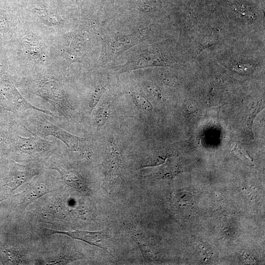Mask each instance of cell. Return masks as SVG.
Segmentation results:
<instances>
[{
    "label": "cell",
    "mask_w": 265,
    "mask_h": 265,
    "mask_svg": "<svg viewBox=\"0 0 265 265\" xmlns=\"http://www.w3.org/2000/svg\"><path fill=\"white\" fill-rule=\"evenodd\" d=\"M63 186L60 179L40 173L26 183L23 190L12 195L8 199L14 215L17 217L21 216L29 204L47 194L59 190Z\"/></svg>",
    "instance_id": "6da1fadb"
},
{
    "label": "cell",
    "mask_w": 265,
    "mask_h": 265,
    "mask_svg": "<svg viewBox=\"0 0 265 265\" xmlns=\"http://www.w3.org/2000/svg\"><path fill=\"white\" fill-rule=\"evenodd\" d=\"M62 237L52 235L41 238L39 241L34 265H67L81 260L83 255Z\"/></svg>",
    "instance_id": "7a4b0ae2"
},
{
    "label": "cell",
    "mask_w": 265,
    "mask_h": 265,
    "mask_svg": "<svg viewBox=\"0 0 265 265\" xmlns=\"http://www.w3.org/2000/svg\"><path fill=\"white\" fill-rule=\"evenodd\" d=\"M104 91L105 88L102 86H99L95 89V91L91 96L88 103L89 113L90 114L97 105Z\"/></svg>",
    "instance_id": "7c38bea8"
},
{
    "label": "cell",
    "mask_w": 265,
    "mask_h": 265,
    "mask_svg": "<svg viewBox=\"0 0 265 265\" xmlns=\"http://www.w3.org/2000/svg\"><path fill=\"white\" fill-rule=\"evenodd\" d=\"M50 146L49 142L37 136L28 138L18 137V150L21 153L28 155L29 157H33V158L37 156L38 157L48 151Z\"/></svg>",
    "instance_id": "9c48e42d"
},
{
    "label": "cell",
    "mask_w": 265,
    "mask_h": 265,
    "mask_svg": "<svg viewBox=\"0 0 265 265\" xmlns=\"http://www.w3.org/2000/svg\"><path fill=\"white\" fill-rule=\"evenodd\" d=\"M122 165L120 145L117 139H110L102 163L106 180L108 182L117 180Z\"/></svg>",
    "instance_id": "ba28073f"
},
{
    "label": "cell",
    "mask_w": 265,
    "mask_h": 265,
    "mask_svg": "<svg viewBox=\"0 0 265 265\" xmlns=\"http://www.w3.org/2000/svg\"><path fill=\"white\" fill-rule=\"evenodd\" d=\"M178 173L176 167L172 165L163 166L155 174V177L159 178H171Z\"/></svg>",
    "instance_id": "4fadbf2b"
},
{
    "label": "cell",
    "mask_w": 265,
    "mask_h": 265,
    "mask_svg": "<svg viewBox=\"0 0 265 265\" xmlns=\"http://www.w3.org/2000/svg\"><path fill=\"white\" fill-rule=\"evenodd\" d=\"M111 110V104L108 101H104L98 106L95 116V121L99 127L104 126L107 121Z\"/></svg>",
    "instance_id": "30bf717a"
},
{
    "label": "cell",
    "mask_w": 265,
    "mask_h": 265,
    "mask_svg": "<svg viewBox=\"0 0 265 265\" xmlns=\"http://www.w3.org/2000/svg\"><path fill=\"white\" fill-rule=\"evenodd\" d=\"M37 128L44 135L55 136L62 141L70 149L79 152L85 158L90 159L92 150L88 139L75 136L45 118L39 119Z\"/></svg>",
    "instance_id": "277c9868"
},
{
    "label": "cell",
    "mask_w": 265,
    "mask_h": 265,
    "mask_svg": "<svg viewBox=\"0 0 265 265\" xmlns=\"http://www.w3.org/2000/svg\"><path fill=\"white\" fill-rule=\"evenodd\" d=\"M232 151L235 152V153L240 158L249 160L251 162V160L249 158L248 155L244 151V149L240 145L236 144L233 147Z\"/></svg>",
    "instance_id": "5bb4252c"
},
{
    "label": "cell",
    "mask_w": 265,
    "mask_h": 265,
    "mask_svg": "<svg viewBox=\"0 0 265 265\" xmlns=\"http://www.w3.org/2000/svg\"><path fill=\"white\" fill-rule=\"evenodd\" d=\"M48 164L50 168L59 173L60 180L64 186L85 195H88L91 192L86 180L78 171L67 169L61 162H57L55 159L51 160Z\"/></svg>",
    "instance_id": "52a82bcc"
},
{
    "label": "cell",
    "mask_w": 265,
    "mask_h": 265,
    "mask_svg": "<svg viewBox=\"0 0 265 265\" xmlns=\"http://www.w3.org/2000/svg\"><path fill=\"white\" fill-rule=\"evenodd\" d=\"M41 173L37 164H15L8 173L0 179V202L8 199L19 187L31 181Z\"/></svg>",
    "instance_id": "3957f363"
},
{
    "label": "cell",
    "mask_w": 265,
    "mask_h": 265,
    "mask_svg": "<svg viewBox=\"0 0 265 265\" xmlns=\"http://www.w3.org/2000/svg\"><path fill=\"white\" fill-rule=\"evenodd\" d=\"M40 94L66 117L72 119L78 116V112L70 103L57 84L52 81L44 83L41 87Z\"/></svg>",
    "instance_id": "8992f818"
},
{
    "label": "cell",
    "mask_w": 265,
    "mask_h": 265,
    "mask_svg": "<svg viewBox=\"0 0 265 265\" xmlns=\"http://www.w3.org/2000/svg\"><path fill=\"white\" fill-rule=\"evenodd\" d=\"M39 233L42 237L53 234H62L73 239L81 240L90 245L102 248L110 254L109 250L110 239L104 232H90L85 230L58 231L49 228L40 227Z\"/></svg>",
    "instance_id": "5b68a950"
},
{
    "label": "cell",
    "mask_w": 265,
    "mask_h": 265,
    "mask_svg": "<svg viewBox=\"0 0 265 265\" xmlns=\"http://www.w3.org/2000/svg\"><path fill=\"white\" fill-rule=\"evenodd\" d=\"M132 96L135 105L140 109L148 112L153 109L151 103L143 95L137 93H133Z\"/></svg>",
    "instance_id": "8fae6325"
}]
</instances>
